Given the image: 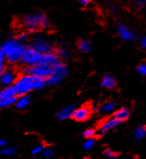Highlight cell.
<instances>
[{"label":"cell","mask_w":146,"mask_h":159,"mask_svg":"<svg viewBox=\"0 0 146 159\" xmlns=\"http://www.w3.org/2000/svg\"><path fill=\"white\" fill-rule=\"evenodd\" d=\"M49 25L50 22L48 17L41 11L27 14L21 19V26L27 30V32H38L47 29Z\"/></svg>","instance_id":"1"},{"label":"cell","mask_w":146,"mask_h":159,"mask_svg":"<svg viewBox=\"0 0 146 159\" xmlns=\"http://www.w3.org/2000/svg\"><path fill=\"white\" fill-rule=\"evenodd\" d=\"M27 48V46L19 43L15 39L8 40L1 46V51L10 64L20 63V60Z\"/></svg>","instance_id":"2"},{"label":"cell","mask_w":146,"mask_h":159,"mask_svg":"<svg viewBox=\"0 0 146 159\" xmlns=\"http://www.w3.org/2000/svg\"><path fill=\"white\" fill-rule=\"evenodd\" d=\"M32 80H33V76H29V75H23L17 78V80L12 84L16 92V95L17 96L27 95L31 90H33Z\"/></svg>","instance_id":"3"},{"label":"cell","mask_w":146,"mask_h":159,"mask_svg":"<svg viewBox=\"0 0 146 159\" xmlns=\"http://www.w3.org/2000/svg\"><path fill=\"white\" fill-rule=\"evenodd\" d=\"M24 75L29 76H37L40 78L45 79L52 75V66L45 65V64H38L34 66H26L23 69Z\"/></svg>","instance_id":"4"},{"label":"cell","mask_w":146,"mask_h":159,"mask_svg":"<svg viewBox=\"0 0 146 159\" xmlns=\"http://www.w3.org/2000/svg\"><path fill=\"white\" fill-rule=\"evenodd\" d=\"M43 54L44 53H40L33 49L32 48L28 47V48L26 49L22 58L20 60V63L25 66H34L41 64V59H43Z\"/></svg>","instance_id":"5"},{"label":"cell","mask_w":146,"mask_h":159,"mask_svg":"<svg viewBox=\"0 0 146 159\" xmlns=\"http://www.w3.org/2000/svg\"><path fill=\"white\" fill-rule=\"evenodd\" d=\"M30 48H32L33 49L40 53H47L52 51L53 49L52 44L41 35H37L32 39Z\"/></svg>","instance_id":"6"},{"label":"cell","mask_w":146,"mask_h":159,"mask_svg":"<svg viewBox=\"0 0 146 159\" xmlns=\"http://www.w3.org/2000/svg\"><path fill=\"white\" fill-rule=\"evenodd\" d=\"M17 78V74L14 70L10 68L3 69L2 72L0 73V83L4 86H10L14 84Z\"/></svg>","instance_id":"7"},{"label":"cell","mask_w":146,"mask_h":159,"mask_svg":"<svg viewBox=\"0 0 146 159\" xmlns=\"http://www.w3.org/2000/svg\"><path fill=\"white\" fill-rule=\"evenodd\" d=\"M91 113H92V110L89 106L85 105V106H81L79 108H75L74 113H73V116L72 117L75 119L76 121H86L90 118L91 116Z\"/></svg>","instance_id":"8"},{"label":"cell","mask_w":146,"mask_h":159,"mask_svg":"<svg viewBox=\"0 0 146 159\" xmlns=\"http://www.w3.org/2000/svg\"><path fill=\"white\" fill-rule=\"evenodd\" d=\"M60 63H61V59L58 56V54L56 52L50 51V52L43 54V59H41V64H45L53 67Z\"/></svg>","instance_id":"9"},{"label":"cell","mask_w":146,"mask_h":159,"mask_svg":"<svg viewBox=\"0 0 146 159\" xmlns=\"http://www.w3.org/2000/svg\"><path fill=\"white\" fill-rule=\"evenodd\" d=\"M117 31L119 33V36L121 39L126 40V41H133L136 38V35L133 31H131L127 26L119 25L117 28Z\"/></svg>","instance_id":"10"},{"label":"cell","mask_w":146,"mask_h":159,"mask_svg":"<svg viewBox=\"0 0 146 159\" xmlns=\"http://www.w3.org/2000/svg\"><path fill=\"white\" fill-rule=\"evenodd\" d=\"M121 123H122L121 121L117 120V119H115L114 117H113V118H110V119H108V120L104 121V122L102 123V125H101V127H100L99 133H100V134L103 135V134H105L108 131H110V130L114 129L115 127H117V126L120 125Z\"/></svg>","instance_id":"11"},{"label":"cell","mask_w":146,"mask_h":159,"mask_svg":"<svg viewBox=\"0 0 146 159\" xmlns=\"http://www.w3.org/2000/svg\"><path fill=\"white\" fill-rule=\"evenodd\" d=\"M75 109V105H68L64 108H62L60 111L58 112L57 114V117L59 119V120H64V119H68L71 118L73 116V113Z\"/></svg>","instance_id":"12"},{"label":"cell","mask_w":146,"mask_h":159,"mask_svg":"<svg viewBox=\"0 0 146 159\" xmlns=\"http://www.w3.org/2000/svg\"><path fill=\"white\" fill-rule=\"evenodd\" d=\"M67 74H68V68H67L66 65H64L62 62L52 67V75L61 77L64 79L67 76Z\"/></svg>","instance_id":"13"},{"label":"cell","mask_w":146,"mask_h":159,"mask_svg":"<svg viewBox=\"0 0 146 159\" xmlns=\"http://www.w3.org/2000/svg\"><path fill=\"white\" fill-rule=\"evenodd\" d=\"M116 84H117V83H116L115 78L110 74H106L103 77L102 81H101V85L107 89H112L116 86Z\"/></svg>","instance_id":"14"},{"label":"cell","mask_w":146,"mask_h":159,"mask_svg":"<svg viewBox=\"0 0 146 159\" xmlns=\"http://www.w3.org/2000/svg\"><path fill=\"white\" fill-rule=\"evenodd\" d=\"M30 104V97L27 95L20 96V98H17V102L15 103V106L18 110H24Z\"/></svg>","instance_id":"15"},{"label":"cell","mask_w":146,"mask_h":159,"mask_svg":"<svg viewBox=\"0 0 146 159\" xmlns=\"http://www.w3.org/2000/svg\"><path fill=\"white\" fill-rule=\"evenodd\" d=\"M113 117L117 120L122 122V121H126L127 119L129 117V110L127 108V107H122L119 110H117L114 115H113Z\"/></svg>","instance_id":"16"},{"label":"cell","mask_w":146,"mask_h":159,"mask_svg":"<svg viewBox=\"0 0 146 159\" xmlns=\"http://www.w3.org/2000/svg\"><path fill=\"white\" fill-rule=\"evenodd\" d=\"M15 96H17V95H16V92L12 85L5 86L4 89L0 90V99H5V98H9L15 97Z\"/></svg>","instance_id":"17"},{"label":"cell","mask_w":146,"mask_h":159,"mask_svg":"<svg viewBox=\"0 0 146 159\" xmlns=\"http://www.w3.org/2000/svg\"><path fill=\"white\" fill-rule=\"evenodd\" d=\"M46 85L45 79L40 78L37 76H33V80H32V88L33 90H41L45 88V86Z\"/></svg>","instance_id":"18"},{"label":"cell","mask_w":146,"mask_h":159,"mask_svg":"<svg viewBox=\"0 0 146 159\" xmlns=\"http://www.w3.org/2000/svg\"><path fill=\"white\" fill-rule=\"evenodd\" d=\"M45 84L46 85H49V86H55V85H58L62 81H63V78L61 77H58V76H55V75H51L47 78L45 79Z\"/></svg>","instance_id":"19"},{"label":"cell","mask_w":146,"mask_h":159,"mask_svg":"<svg viewBox=\"0 0 146 159\" xmlns=\"http://www.w3.org/2000/svg\"><path fill=\"white\" fill-rule=\"evenodd\" d=\"M56 53L58 54V56L62 60H67L69 57H70V52H69V50H68V48L65 47V46H62V45H60L58 48H57V50H56Z\"/></svg>","instance_id":"20"},{"label":"cell","mask_w":146,"mask_h":159,"mask_svg":"<svg viewBox=\"0 0 146 159\" xmlns=\"http://www.w3.org/2000/svg\"><path fill=\"white\" fill-rule=\"evenodd\" d=\"M77 48L81 52H89L92 49V46H91L90 42L85 39L79 40L77 43Z\"/></svg>","instance_id":"21"},{"label":"cell","mask_w":146,"mask_h":159,"mask_svg":"<svg viewBox=\"0 0 146 159\" xmlns=\"http://www.w3.org/2000/svg\"><path fill=\"white\" fill-rule=\"evenodd\" d=\"M17 102V98L15 97H11L9 98H5V99H0V107L1 108H5V107H9L11 106L13 104H15Z\"/></svg>","instance_id":"22"},{"label":"cell","mask_w":146,"mask_h":159,"mask_svg":"<svg viewBox=\"0 0 146 159\" xmlns=\"http://www.w3.org/2000/svg\"><path fill=\"white\" fill-rule=\"evenodd\" d=\"M135 138L137 140H142L143 138L146 137V127L144 126H139L135 130Z\"/></svg>","instance_id":"23"},{"label":"cell","mask_w":146,"mask_h":159,"mask_svg":"<svg viewBox=\"0 0 146 159\" xmlns=\"http://www.w3.org/2000/svg\"><path fill=\"white\" fill-rule=\"evenodd\" d=\"M115 109H116V103L113 102H107V103H105L101 107V111L103 113H106V114L111 113V112L115 111Z\"/></svg>","instance_id":"24"},{"label":"cell","mask_w":146,"mask_h":159,"mask_svg":"<svg viewBox=\"0 0 146 159\" xmlns=\"http://www.w3.org/2000/svg\"><path fill=\"white\" fill-rule=\"evenodd\" d=\"M17 152V150L13 147H4L2 148V151H1V153L5 156H12L14 154H16Z\"/></svg>","instance_id":"25"},{"label":"cell","mask_w":146,"mask_h":159,"mask_svg":"<svg viewBox=\"0 0 146 159\" xmlns=\"http://www.w3.org/2000/svg\"><path fill=\"white\" fill-rule=\"evenodd\" d=\"M28 39H29V37H28V32H22V33H20V34L17 35L16 38H15L16 41H18V42L21 43V44H25V43H27V42L28 41Z\"/></svg>","instance_id":"26"},{"label":"cell","mask_w":146,"mask_h":159,"mask_svg":"<svg viewBox=\"0 0 146 159\" xmlns=\"http://www.w3.org/2000/svg\"><path fill=\"white\" fill-rule=\"evenodd\" d=\"M41 153H43V156L45 158H52L55 155L54 150L52 148H50V147H46V148L45 147V149H44V151Z\"/></svg>","instance_id":"27"},{"label":"cell","mask_w":146,"mask_h":159,"mask_svg":"<svg viewBox=\"0 0 146 159\" xmlns=\"http://www.w3.org/2000/svg\"><path fill=\"white\" fill-rule=\"evenodd\" d=\"M96 134V131L92 128L87 129L84 133H83V136L85 138H93Z\"/></svg>","instance_id":"28"},{"label":"cell","mask_w":146,"mask_h":159,"mask_svg":"<svg viewBox=\"0 0 146 159\" xmlns=\"http://www.w3.org/2000/svg\"><path fill=\"white\" fill-rule=\"evenodd\" d=\"M44 149H45V146H44V145H41V144L37 145V146H35V147L32 149L31 153H32L33 155H38V154H40V153L43 152Z\"/></svg>","instance_id":"29"},{"label":"cell","mask_w":146,"mask_h":159,"mask_svg":"<svg viewBox=\"0 0 146 159\" xmlns=\"http://www.w3.org/2000/svg\"><path fill=\"white\" fill-rule=\"evenodd\" d=\"M84 148L85 150H91L94 146V139L93 138H87V140L84 142Z\"/></svg>","instance_id":"30"},{"label":"cell","mask_w":146,"mask_h":159,"mask_svg":"<svg viewBox=\"0 0 146 159\" xmlns=\"http://www.w3.org/2000/svg\"><path fill=\"white\" fill-rule=\"evenodd\" d=\"M104 155H105L106 157H108V158H114V157H116L117 154H116V152L114 151L108 149L106 151H104Z\"/></svg>","instance_id":"31"},{"label":"cell","mask_w":146,"mask_h":159,"mask_svg":"<svg viewBox=\"0 0 146 159\" xmlns=\"http://www.w3.org/2000/svg\"><path fill=\"white\" fill-rule=\"evenodd\" d=\"M138 72L141 76H146V64H140L138 66Z\"/></svg>","instance_id":"32"},{"label":"cell","mask_w":146,"mask_h":159,"mask_svg":"<svg viewBox=\"0 0 146 159\" xmlns=\"http://www.w3.org/2000/svg\"><path fill=\"white\" fill-rule=\"evenodd\" d=\"M4 61H5V56L3 52L0 50V73L4 69Z\"/></svg>","instance_id":"33"},{"label":"cell","mask_w":146,"mask_h":159,"mask_svg":"<svg viewBox=\"0 0 146 159\" xmlns=\"http://www.w3.org/2000/svg\"><path fill=\"white\" fill-rule=\"evenodd\" d=\"M78 3L82 7H88L92 3V0H78Z\"/></svg>","instance_id":"34"},{"label":"cell","mask_w":146,"mask_h":159,"mask_svg":"<svg viewBox=\"0 0 146 159\" xmlns=\"http://www.w3.org/2000/svg\"><path fill=\"white\" fill-rule=\"evenodd\" d=\"M140 46H141L142 48L146 49V36H143V37L140 38Z\"/></svg>","instance_id":"35"},{"label":"cell","mask_w":146,"mask_h":159,"mask_svg":"<svg viewBox=\"0 0 146 159\" xmlns=\"http://www.w3.org/2000/svg\"><path fill=\"white\" fill-rule=\"evenodd\" d=\"M134 4L136 7L138 8H142L143 5H144V1H141V0H135L134 1Z\"/></svg>","instance_id":"36"},{"label":"cell","mask_w":146,"mask_h":159,"mask_svg":"<svg viewBox=\"0 0 146 159\" xmlns=\"http://www.w3.org/2000/svg\"><path fill=\"white\" fill-rule=\"evenodd\" d=\"M110 10L112 12H117V11H118V8H117L116 5L113 4V3H110Z\"/></svg>","instance_id":"37"},{"label":"cell","mask_w":146,"mask_h":159,"mask_svg":"<svg viewBox=\"0 0 146 159\" xmlns=\"http://www.w3.org/2000/svg\"><path fill=\"white\" fill-rule=\"evenodd\" d=\"M7 146V140L4 138H0V148H4Z\"/></svg>","instance_id":"38"},{"label":"cell","mask_w":146,"mask_h":159,"mask_svg":"<svg viewBox=\"0 0 146 159\" xmlns=\"http://www.w3.org/2000/svg\"><path fill=\"white\" fill-rule=\"evenodd\" d=\"M144 4H146V0H144Z\"/></svg>","instance_id":"39"},{"label":"cell","mask_w":146,"mask_h":159,"mask_svg":"<svg viewBox=\"0 0 146 159\" xmlns=\"http://www.w3.org/2000/svg\"><path fill=\"white\" fill-rule=\"evenodd\" d=\"M0 50H1V46H0Z\"/></svg>","instance_id":"40"},{"label":"cell","mask_w":146,"mask_h":159,"mask_svg":"<svg viewBox=\"0 0 146 159\" xmlns=\"http://www.w3.org/2000/svg\"><path fill=\"white\" fill-rule=\"evenodd\" d=\"M0 90H1V89H0Z\"/></svg>","instance_id":"41"},{"label":"cell","mask_w":146,"mask_h":159,"mask_svg":"<svg viewBox=\"0 0 146 159\" xmlns=\"http://www.w3.org/2000/svg\"><path fill=\"white\" fill-rule=\"evenodd\" d=\"M0 108H1V107H0Z\"/></svg>","instance_id":"42"}]
</instances>
